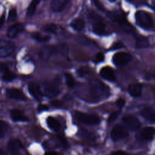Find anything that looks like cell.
<instances>
[{
	"label": "cell",
	"instance_id": "6da1fadb",
	"mask_svg": "<svg viewBox=\"0 0 155 155\" xmlns=\"http://www.w3.org/2000/svg\"><path fill=\"white\" fill-rule=\"evenodd\" d=\"M88 18L91 24L92 31L94 33L100 36L106 34V25L102 18L98 14L91 11L88 14Z\"/></svg>",
	"mask_w": 155,
	"mask_h": 155
},
{
	"label": "cell",
	"instance_id": "7a4b0ae2",
	"mask_svg": "<svg viewBox=\"0 0 155 155\" xmlns=\"http://www.w3.org/2000/svg\"><path fill=\"white\" fill-rule=\"evenodd\" d=\"M135 19L136 24L144 30H151L153 27V20L151 14L144 10L136 12Z\"/></svg>",
	"mask_w": 155,
	"mask_h": 155
},
{
	"label": "cell",
	"instance_id": "3957f363",
	"mask_svg": "<svg viewBox=\"0 0 155 155\" xmlns=\"http://www.w3.org/2000/svg\"><path fill=\"white\" fill-rule=\"evenodd\" d=\"M75 117L80 122L88 125H97L100 122L99 117L94 114H90L81 111H75Z\"/></svg>",
	"mask_w": 155,
	"mask_h": 155
},
{
	"label": "cell",
	"instance_id": "277c9868",
	"mask_svg": "<svg viewBox=\"0 0 155 155\" xmlns=\"http://www.w3.org/2000/svg\"><path fill=\"white\" fill-rule=\"evenodd\" d=\"M15 49V44L11 41L0 39V57L6 58L13 53Z\"/></svg>",
	"mask_w": 155,
	"mask_h": 155
},
{
	"label": "cell",
	"instance_id": "5b68a950",
	"mask_svg": "<svg viewBox=\"0 0 155 155\" xmlns=\"http://www.w3.org/2000/svg\"><path fill=\"white\" fill-rule=\"evenodd\" d=\"M128 134L127 130L120 125H116L111 131V137L114 141L124 139L128 136Z\"/></svg>",
	"mask_w": 155,
	"mask_h": 155
},
{
	"label": "cell",
	"instance_id": "8992f818",
	"mask_svg": "<svg viewBox=\"0 0 155 155\" xmlns=\"http://www.w3.org/2000/svg\"><path fill=\"white\" fill-rule=\"evenodd\" d=\"M132 58V56L127 52H117L113 56V62L116 65H124L128 64Z\"/></svg>",
	"mask_w": 155,
	"mask_h": 155
},
{
	"label": "cell",
	"instance_id": "52a82bcc",
	"mask_svg": "<svg viewBox=\"0 0 155 155\" xmlns=\"http://www.w3.org/2000/svg\"><path fill=\"white\" fill-rule=\"evenodd\" d=\"M154 129L151 127H147L140 131L136 136L137 140L140 141H150L153 139Z\"/></svg>",
	"mask_w": 155,
	"mask_h": 155
},
{
	"label": "cell",
	"instance_id": "ba28073f",
	"mask_svg": "<svg viewBox=\"0 0 155 155\" xmlns=\"http://www.w3.org/2000/svg\"><path fill=\"white\" fill-rule=\"evenodd\" d=\"M123 122L125 125L130 130L132 131L137 130L140 127V122L139 120L134 116L128 115L123 117Z\"/></svg>",
	"mask_w": 155,
	"mask_h": 155
},
{
	"label": "cell",
	"instance_id": "9c48e42d",
	"mask_svg": "<svg viewBox=\"0 0 155 155\" xmlns=\"http://www.w3.org/2000/svg\"><path fill=\"white\" fill-rule=\"evenodd\" d=\"M59 86L54 82H49L45 85L44 93L48 97H53L59 93Z\"/></svg>",
	"mask_w": 155,
	"mask_h": 155
},
{
	"label": "cell",
	"instance_id": "30bf717a",
	"mask_svg": "<svg viewBox=\"0 0 155 155\" xmlns=\"http://www.w3.org/2000/svg\"><path fill=\"white\" fill-rule=\"evenodd\" d=\"M28 90L30 94L36 99L40 101L42 97V93L39 86L35 83L30 82L28 85Z\"/></svg>",
	"mask_w": 155,
	"mask_h": 155
},
{
	"label": "cell",
	"instance_id": "8fae6325",
	"mask_svg": "<svg viewBox=\"0 0 155 155\" xmlns=\"http://www.w3.org/2000/svg\"><path fill=\"white\" fill-rule=\"evenodd\" d=\"M8 150L13 155L18 154L21 148H22V145L21 142L17 139H13L10 140L8 143Z\"/></svg>",
	"mask_w": 155,
	"mask_h": 155
},
{
	"label": "cell",
	"instance_id": "7c38bea8",
	"mask_svg": "<svg viewBox=\"0 0 155 155\" xmlns=\"http://www.w3.org/2000/svg\"><path fill=\"white\" fill-rule=\"evenodd\" d=\"M6 94L7 97L11 99H14L19 101H24L26 99V97L22 91L17 88H9L6 91Z\"/></svg>",
	"mask_w": 155,
	"mask_h": 155
},
{
	"label": "cell",
	"instance_id": "4fadbf2b",
	"mask_svg": "<svg viewBox=\"0 0 155 155\" xmlns=\"http://www.w3.org/2000/svg\"><path fill=\"white\" fill-rule=\"evenodd\" d=\"M24 28V25L21 23H17L14 25H11L8 30L7 35L8 38H15L19 33L23 31Z\"/></svg>",
	"mask_w": 155,
	"mask_h": 155
},
{
	"label": "cell",
	"instance_id": "5bb4252c",
	"mask_svg": "<svg viewBox=\"0 0 155 155\" xmlns=\"http://www.w3.org/2000/svg\"><path fill=\"white\" fill-rule=\"evenodd\" d=\"M100 74L104 79L110 82H114L116 79L113 70L110 67H103L100 71Z\"/></svg>",
	"mask_w": 155,
	"mask_h": 155
},
{
	"label": "cell",
	"instance_id": "9a60e30c",
	"mask_svg": "<svg viewBox=\"0 0 155 155\" xmlns=\"http://www.w3.org/2000/svg\"><path fill=\"white\" fill-rule=\"evenodd\" d=\"M69 0H51L50 7L54 12H60L64 9Z\"/></svg>",
	"mask_w": 155,
	"mask_h": 155
},
{
	"label": "cell",
	"instance_id": "2e32d148",
	"mask_svg": "<svg viewBox=\"0 0 155 155\" xmlns=\"http://www.w3.org/2000/svg\"><path fill=\"white\" fill-rule=\"evenodd\" d=\"M12 119L15 122H27L28 118L25 116L24 113L19 109H13L10 112Z\"/></svg>",
	"mask_w": 155,
	"mask_h": 155
},
{
	"label": "cell",
	"instance_id": "e0dca14e",
	"mask_svg": "<svg viewBox=\"0 0 155 155\" xmlns=\"http://www.w3.org/2000/svg\"><path fill=\"white\" fill-rule=\"evenodd\" d=\"M140 115L146 120L154 123L155 120V111L151 107H146L140 111Z\"/></svg>",
	"mask_w": 155,
	"mask_h": 155
},
{
	"label": "cell",
	"instance_id": "ac0fdd59",
	"mask_svg": "<svg viewBox=\"0 0 155 155\" xmlns=\"http://www.w3.org/2000/svg\"><path fill=\"white\" fill-rule=\"evenodd\" d=\"M0 69L3 72V75L2 78L4 81L10 82L13 81L15 78V74L10 71V70L8 69V67L6 65L1 64L0 65Z\"/></svg>",
	"mask_w": 155,
	"mask_h": 155
},
{
	"label": "cell",
	"instance_id": "d6986e66",
	"mask_svg": "<svg viewBox=\"0 0 155 155\" xmlns=\"http://www.w3.org/2000/svg\"><path fill=\"white\" fill-rule=\"evenodd\" d=\"M128 91L133 97H138L142 93V85L139 83H132L128 87Z\"/></svg>",
	"mask_w": 155,
	"mask_h": 155
},
{
	"label": "cell",
	"instance_id": "ffe728a7",
	"mask_svg": "<svg viewBox=\"0 0 155 155\" xmlns=\"http://www.w3.org/2000/svg\"><path fill=\"white\" fill-rule=\"evenodd\" d=\"M47 124L48 127L54 131H58L61 128V124L54 117L49 116L47 119Z\"/></svg>",
	"mask_w": 155,
	"mask_h": 155
},
{
	"label": "cell",
	"instance_id": "44dd1931",
	"mask_svg": "<svg viewBox=\"0 0 155 155\" xmlns=\"http://www.w3.org/2000/svg\"><path fill=\"white\" fill-rule=\"evenodd\" d=\"M149 46V41L147 38L143 36H138L136 38V47L137 48H146Z\"/></svg>",
	"mask_w": 155,
	"mask_h": 155
},
{
	"label": "cell",
	"instance_id": "7402d4cb",
	"mask_svg": "<svg viewBox=\"0 0 155 155\" xmlns=\"http://www.w3.org/2000/svg\"><path fill=\"white\" fill-rule=\"evenodd\" d=\"M85 24V21L83 19L76 18L71 22L70 25L74 30L76 31H81L84 28Z\"/></svg>",
	"mask_w": 155,
	"mask_h": 155
},
{
	"label": "cell",
	"instance_id": "603a6c76",
	"mask_svg": "<svg viewBox=\"0 0 155 155\" xmlns=\"http://www.w3.org/2000/svg\"><path fill=\"white\" fill-rule=\"evenodd\" d=\"M56 50V48L53 46H45L44 47L40 52L41 56L44 59L49 58Z\"/></svg>",
	"mask_w": 155,
	"mask_h": 155
},
{
	"label": "cell",
	"instance_id": "cb8c5ba5",
	"mask_svg": "<svg viewBox=\"0 0 155 155\" xmlns=\"http://www.w3.org/2000/svg\"><path fill=\"white\" fill-rule=\"evenodd\" d=\"M31 36L33 39H35V40L39 41V42H45L48 41L50 40V36L47 35H42L40 33H38V32H35L33 33H32Z\"/></svg>",
	"mask_w": 155,
	"mask_h": 155
},
{
	"label": "cell",
	"instance_id": "d4e9b609",
	"mask_svg": "<svg viewBox=\"0 0 155 155\" xmlns=\"http://www.w3.org/2000/svg\"><path fill=\"white\" fill-rule=\"evenodd\" d=\"M40 0H32L30 2V5H28V7L27 8V15L29 16H32L36 11V7L38 4H39Z\"/></svg>",
	"mask_w": 155,
	"mask_h": 155
},
{
	"label": "cell",
	"instance_id": "484cf974",
	"mask_svg": "<svg viewBox=\"0 0 155 155\" xmlns=\"http://www.w3.org/2000/svg\"><path fill=\"white\" fill-rule=\"evenodd\" d=\"M42 30L46 33L55 34L57 32V26L54 24H47L42 27Z\"/></svg>",
	"mask_w": 155,
	"mask_h": 155
},
{
	"label": "cell",
	"instance_id": "4316f807",
	"mask_svg": "<svg viewBox=\"0 0 155 155\" xmlns=\"http://www.w3.org/2000/svg\"><path fill=\"white\" fill-rule=\"evenodd\" d=\"M8 129V124L4 120H0V139L4 137Z\"/></svg>",
	"mask_w": 155,
	"mask_h": 155
},
{
	"label": "cell",
	"instance_id": "83f0119b",
	"mask_svg": "<svg viewBox=\"0 0 155 155\" xmlns=\"http://www.w3.org/2000/svg\"><path fill=\"white\" fill-rule=\"evenodd\" d=\"M65 82H66L67 85L70 88L73 87L74 86V78L70 74L65 73Z\"/></svg>",
	"mask_w": 155,
	"mask_h": 155
},
{
	"label": "cell",
	"instance_id": "f1b7e54d",
	"mask_svg": "<svg viewBox=\"0 0 155 155\" xmlns=\"http://www.w3.org/2000/svg\"><path fill=\"white\" fill-rule=\"evenodd\" d=\"M17 17V12L16 9L12 8L9 11L8 16V21H13L15 20Z\"/></svg>",
	"mask_w": 155,
	"mask_h": 155
},
{
	"label": "cell",
	"instance_id": "f546056e",
	"mask_svg": "<svg viewBox=\"0 0 155 155\" xmlns=\"http://www.w3.org/2000/svg\"><path fill=\"white\" fill-rule=\"evenodd\" d=\"M119 114V111H114V112H113L108 117V122H113L118 117Z\"/></svg>",
	"mask_w": 155,
	"mask_h": 155
},
{
	"label": "cell",
	"instance_id": "4dcf8cb0",
	"mask_svg": "<svg viewBox=\"0 0 155 155\" xmlns=\"http://www.w3.org/2000/svg\"><path fill=\"white\" fill-rule=\"evenodd\" d=\"M104 59V56L103 53L99 52L96 54V55L95 56L94 61L96 62H99L103 61Z\"/></svg>",
	"mask_w": 155,
	"mask_h": 155
},
{
	"label": "cell",
	"instance_id": "1f68e13d",
	"mask_svg": "<svg viewBox=\"0 0 155 155\" xmlns=\"http://www.w3.org/2000/svg\"><path fill=\"white\" fill-rule=\"evenodd\" d=\"M88 71H89V70H88V69L87 67H81L80 69H79L78 70V74L80 76H82L88 74Z\"/></svg>",
	"mask_w": 155,
	"mask_h": 155
},
{
	"label": "cell",
	"instance_id": "d6a6232c",
	"mask_svg": "<svg viewBox=\"0 0 155 155\" xmlns=\"http://www.w3.org/2000/svg\"><path fill=\"white\" fill-rule=\"evenodd\" d=\"M125 103V101L124 99L120 98L117 101H116V105L119 107V108H122L124 104Z\"/></svg>",
	"mask_w": 155,
	"mask_h": 155
},
{
	"label": "cell",
	"instance_id": "836d02e7",
	"mask_svg": "<svg viewBox=\"0 0 155 155\" xmlns=\"http://www.w3.org/2000/svg\"><path fill=\"white\" fill-rule=\"evenodd\" d=\"M94 3L98 9H99L100 10H104V7L99 0H94Z\"/></svg>",
	"mask_w": 155,
	"mask_h": 155
},
{
	"label": "cell",
	"instance_id": "e575fe53",
	"mask_svg": "<svg viewBox=\"0 0 155 155\" xmlns=\"http://www.w3.org/2000/svg\"><path fill=\"white\" fill-rule=\"evenodd\" d=\"M111 155H130V154L127 152H125L123 151H117L113 153Z\"/></svg>",
	"mask_w": 155,
	"mask_h": 155
},
{
	"label": "cell",
	"instance_id": "d590c367",
	"mask_svg": "<svg viewBox=\"0 0 155 155\" xmlns=\"http://www.w3.org/2000/svg\"><path fill=\"white\" fill-rule=\"evenodd\" d=\"M123 46L121 42H116L115 43L113 47H112V48L113 49H118V48H122Z\"/></svg>",
	"mask_w": 155,
	"mask_h": 155
},
{
	"label": "cell",
	"instance_id": "8d00e7d4",
	"mask_svg": "<svg viewBox=\"0 0 155 155\" xmlns=\"http://www.w3.org/2000/svg\"><path fill=\"white\" fill-rule=\"evenodd\" d=\"M5 15L4 13H3L0 18V27H2V25L5 22Z\"/></svg>",
	"mask_w": 155,
	"mask_h": 155
},
{
	"label": "cell",
	"instance_id": "74e56055",
	"mask_svg": "<svg viewBox=\"0 0 155 155\" xmlns=\"http://www.w3.org/2000/svg\"><path fill=\"white\" fill-rule=\"evenodd\" d=\"M47 109H48V107L46 105H40L38 106V111H39L47 110Z\"/></svg>",
	"mask_w": 155,
	"mask_h": 155
},
{
	"label": "cell",
	"instance_id": "f35d334b",
	"mask_svg": "<svg viewBox=\"0 0 155 155\" xmlns=\"http://www.w3.org/2000/svg\"><path fill=\"white\" fill-rule=\"evenodd\" d=\"M52 105H54L56 107H60L62 105V104L60 101H53L52 102Z\"/></svg>",
	"mask_w": 155,
	"mask_h": 155
},
{
	"label": "cell",
	"instance_id": "ab89813d",
	"mask_svg": "<svg viewBox=\"0 0 155 155\" xmlns=\"http://www.w3.org/2000/svg\"><path fill=\"white\" fill-rule=\"evenodd\" d=\"M44 155H58V154L54 151H48L45 153Z\"/></svg>",
	"mask_w": 155,
	"mask_h": 155
},
{
	"label": "cell",
	"instance_id": "60d3db41",
	"mask_svg": "<svg viewBox=\"0 0 155 155\" xmlns=\"http://www.w3.org/2000/svg\"><path fill=\"white\" fill-rule=\"evenodd\" d=\"M109 1H111V2H114V1H115L116 0H108Z\"/></svg>",
	"mask_w": 155,
	"mask_h": 155
},
{
	"label": "cell",
	"instance_id": "b9f144b4",
	"mask_svg": "<svg viewBox=\"0 0 155 155\" xmlns=\"http://www.w3.org/2000/svg\"><path fill=\"white\" fill-rule=\"evenodd\" d=\"M127 1H133V0H127Z\"/></svg>",
	"mask_w": 155,
	"mask_h": 155
}]
</instances>
